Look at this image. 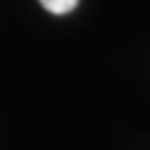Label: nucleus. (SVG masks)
I'll return each mask as SVG.
<instances>
[{
  "label": "nucleus",
  "mask_w": 150,
  "mask_h": 150,
  "mask_svg": "<svg viewBox=\"0 0 150 150\" xmlns=\"http://www.w3.org/2000/svg\"><path fill=\"white\" fill-rule=\"evenodd\" d=\"M40 5L47 9L54 16H63V13H69L79 5V0H40Z\"/></svg>",
  "instance_id": "1"
}]
</instances>
